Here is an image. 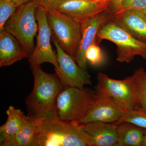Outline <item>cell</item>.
Wrapping results in <instances>:
<instances>
[{"instance_id":"obj_2","label":"cell","mask_w":146,"mask_h":146,"mask_svg":"<svg viewBox=\"0 0 146 146\" xmlns=\"http://www.w3.org/2000/svg\"><path fill=\"white\" fill-rule=\"evenodd\" d=\"M31 146H88L79 124L59 119L55 113L45 117L36 129Z\"/></svg>"},{"instance_id":"obj_27","label":"cell","mask_w":146,"mask_h":146,"mask_svg":"<svg viewBox=\"0 0 146 146\" xmlns=\"http://www.w3.org/2000/svg\"><path fill=\"white\" fill-rule=\"evenodd\" d=\"M142 146H146V129H145L144 133V141Z\"/></svg>"},{"instance_id":"obj_23","label":"cell","mask_w":146,"mask_h":146,"mask_svg":"<svg viewBox=\"0 0 146 146\" xmlns=\"http://www.w3.org/2000/svg\"><path fill=\"white\" fill-rule=\"evenodd\" d=\"M145 8L146 0H123L119 6L112 14L131 9L143 10Z\"/></svg>"},{"instance_id":"obj_9","label":"cell","mask_w":146,"mask_h":146,"mask_svg":"<svg viewBox=\"0 0 146 146\" xmlns=\"http://www.w3.org/2000/svg\"><path fill=\"white\" fill-rule=\"evenodd\" d=\"M52 40L59 65L55 71L64 86L82 89L85 85H91V76L86 70L81 68L72 57L63 50L53 35Z\"/></svg>"},{"instance_id":"obj_15","label":"cell","mask_w":146,"mask_h":146,"mask_svg":"<svg viewBox=\"0 0 146 146\" xmlns=\"http://www.w3.org/2000/svg\"><path fill=\"white\" fill-rule=\"evenodd\" d=\"M112 15L132 36L146 44V18L142 10L131 9Z\"/></svg>"},{"instance_id":"obj_17","label":"cell","mask_w":146,"mask_h":146,"mask_svg":"<svg viewBox=\"0 0 146 146\" xmlns=\"http://www.w3.org/2000/svg\"><path fill=\"white\" fill-rule=\"evenodd\" d=\"M46 116L28 115L18 134L7 146H31L36 129Z\"/></svg>"},{"instance_id":"obj_8","label":"cell","mask_w":146,"mask_h":146,"mask_svg":"<svg viewBox=\"0 0 146 146\" xmlns=\"http://www.w3.org/2000/svg\"><path fill=\"white\" fill-rule=\"evenodd\" d=\"M36 21L38 26L37 42L29 62L31 66L41 65L45 63H51L54 69L59 67L56 54L53 50L51 45L52 31L48 22L47 10L38 6L36 10Z\"/></svg>"},{"instance_id":"obj_11","label":"cell","mask_w":146,"mask_h":146,"mask_svg":"<svg viewBox=\"0 0 146 146\" xmlns=\"http://www.w3.org/2000/svg\"><path fill=\"white\" fill-rule=\"evenodd\" d=\"M128 112L127 110L112 98L100 96L97 95L89 112L78 124L94 122L116 123Z\"/></svg>"},{"instance_id":"obj_5","label":"cell","mask_w":146,"mask_h":146,"mask_svg":"<svg viewBox=\"0 0 146 146\" xmlns=\"http://www.w3.org/2000/svg\"><path fill=\"white\" fill-rule=\"evenodd\" d=\"M38 7L35 0L19 6L4 27L6 31L18 39L29 56L34 51V38L38 32L36 17Z\"/></svg>"},{"instance_id":"obj_13","label":"cell","mask_w":146,"mask_h":146,"mask_svg":"<svg viewBox=\"0 0 146 146\" xmlns=\"http://www.w3.org/2000/svg\"><path fill=\"white\" fill-rule=\"evenodd\" d=\"M111 13L106 11L97 14L82 25L81 40L75 60L81 68L86 70L87 61L85 56L88 48L94 42H96V36L102 24Z\"/></svg>"},{"instance_id":"obj_7","label":"cell","mask_w":146,"mask_h":146,"mask_svg":"<svg viewBox=\"0 0 146 146\" xmlns=\"http://www.w3.org/2000/svg\"><path fill=\"white\" fill-rule=\"evenodd\" d=\"M52 35L63 50L74 59L82 36V25L55 9L47 11Z\"/></svg>"},{"instance_id":"obj_29","label":"cell","mask_w":146,"mask_h":146,"mask_svg":"<svg viewBox=\"0 0 146 146\" xmlns=\"http://www.w3.org/2000/svg\"><path fill=\"white\" fill-rule=\"evenodd\" d=\"M96 1H110V0H94Z\"/></svg>"},{"instance_id":"obj_31","label":"cell","mask_w":146,"mask_h":146,"mask_svg":"<svg viewBox=\"0 0 146 146\" xmlns=\"http://www.w3.org/2000/svg\"><path fill=\"white\" fill-rule=\"evenodd\" d=\"M4 1H11L13 0H4Z\"/></svg>"},{"instance_id":"obj_4","label":"cell","mask_w":146,"mask_h":146,"mask_svg":"<svg viewBox=\"0 0 146 146\" xmlns=\"http://www.w3.org/2000/svg\"><path fill=\"white\" fill-rule=\"evenodd\" d=\"M97 97L95 90L65 86L57 97L55 113L60 119L78 123L88 114Z\"/></svg>"},{"instance_id":"obj_16","label":"cell","mask_w":146,"mask_h":146,"mask_svg":"<svg viewBox=\"0 0 146 146\" xmlns=\"http://www.w3.org/2000/svg\"><path fill=\"white\" fill-rule=\"evenodd\" d=\"M7 120L0 127V146H7L15 138L23 125L26 115L20 109L11 106L7 110Z\"/></svg>"},{"instance_id":"obj_3","label":"cell","mask_w":146,"mask_h":146,"mask_svg":"<svg viewBox=\"0 0 146 146\" xmlns=\"http://www.w3.org/2000/svg\"><path fill=\"white\" fill-rule=\"evenodd\" d=\"M106 39L117 46V60L129 63L136 56L146 58V44L135 38L110 14L102 24L96 40Z\"/></svg>"},{"instance_id":"obj_19","label":"cell","mask_w":146,"mask_h":146,"mask_svg":"<svg viewBox=\"0 0 146 146\" xmlns=\"http://www.w3.org/2000/svg\"><path fill=\"white\" fill-rule=\"evenodd\" d=\"M138 109L146 112V72L140 68L134 72Z\"/></svg>"},{"instance_id":"obj_24","label":"cell","mask_w":146,"mask_h":146,"mask_svg":"<svg viewBox=\"0 0 146 146\" xmlns=\"http://www.w3.org/2000/svg\"><path fill=\"white\" fill-rule=\"evenodd\" d=\"M38 6L44 8L47 11L54 9V7L57 3L63 0H35Z\"/></svg>"},{"instance_id":"obj_1","label":"cell","mask_w":146,"mask_h":146,"mask_svg":"<svg viewBox=\"0 0 146 146\" xmlns=\"http://www.w3.org/2000/svg\"><path fill=\"white\" fill-rule=\"evenodd\" d=\"M34 77L33 90L25 98L28 114L47 116L55 112L56 102L65 86L57 74H49L40 65L31 66Z\"/></svg>"},{"instance_id":"obj_20","label":"cell","mask_w":146,"mask_h":146,"mask_svg":"<svg viewBox=\"0 0 146 146\" xmlns=\"http://www.w3.org/2000/svg\"><path fill=\"white\" fill-rule=\"evenodd\" d=\"M122 122L131 123L146 129V112L140 109L130 110L115 123L117 125Z\"/></svg>"},{"instance_id":"obj_22","label":"cell","mask_w":146,"mask_h":146,"mask_svg":"<svg viewBox=\"0 0 146 146\" xmlns=\"http://www.w3.org/2000/svg\"><path fill=\"white\" fill-rule=\"evenodd\" d=\"M17 7L12 1L0 0V31L4 29L6 23Z\"/></svg>"},{"instance_id":"obj_12","label":"cell","mask_w":146,"mask_h":146,"mask_svg":"<svg viewBox=\"0 0 146 146\" xmlns=\"http://www.w3.org/2000/svg\"><path fill=\"white\" fill-rule=\"evenodd\" d=\"M79 126L88 146H118L117 125L115 123L94 122Z\"/></svg>"},{"instance_id":"obj_30","label":"cell","mask_w":146,"mask_h":146,"mask_svg":"<svg viewBox=\"0 0 146 146\" xmlns=\"http://www.w3.org/2000/svg\"><path fill=\"white\" fill-rule=\"evenodd\" d=\"M78 1H94V0H78Z\"/></svg>"},{"instance_id":"obj_28","label":"cell","mask_w":146,"mask_h":146,"mask_svg":"<svg viewBox=\"0 0 146 146\" xmlns=\"http://www.w3.org/2000/svg\"><path fill=\"white\" fill-rule=\"evenodd\" d=\"M143 11V13L144 15L145 16L146 18V8L144 9L143 10H142Z\"/></svg>"},{"instance_id":"obj_14","label":"cell","mask_w":146,"mask_h":146,"mask_svg":"<svg viewBox=\"0 0 146 146\" xmlns=\"http://www.w3.org/2000/svg\"><path fill=\"white\" fill-rule=\"evenodd\" d=\"M29 57L15 36L5 30L0 31V67L10 66Z\"/></svg>"},{"instance_id":"obj_10","label":"cell","mask_w":146,"mask_h":146,"mask_svg":"<svg viewBox=\"0 0 146 146\" xmlns=\"http://www.w3.org/2000/svg\"><path fill=\"white\" fill-rule=\"evenodd\" d=\"M110 3V1L63 0L56 3L54 9L70 16L82 25L97 14L109 11Z\"/></svg>"},{"instance_id":"obj_6","label":"cell","mask_w":146,"mask_h":146,"mask_svg":"<svg viewBox=\"0 0 146 146\" xmlns=\"http://www.w3.org/2000/svg\"><path fill=\"white\" fill-rule=\"evenodd\" d=\"M97 80L95 90L98 96L112 98L128 111L138 109L134 74L118 80L99 72L97 75Z\"/></svg>"},{"instance_id":"obj_26","label":"cell","mask_w":146,"mask_h":146,"mask_svg":"<svg viewBox=\"0 0 146 146\" xmlns=\"http://www.w3.org/2000/svg\"><path fill=\"white\" fill-rule=\"evenodd\" d=\"M31 1V0H13L12 1L15 4V5L18 7L19 6L22 5Z\"/></svg>"},{"instance_id":"obj_18","label":"cell","mask_w":146,"mask_h":146,"mask_svg":"<svg viewBox=\"0 0 146 146\" xmlns=\"http://www.w3.org/2000/svg\"><path fill=\"white\" fill-rule=\"evenodd\" d=\"M145 129L129 122L117 124L118 146H142Z\"/></svg>"},{"instance_id":"obj_21","label":"cell","mask_w":146,"mask_h":146,"mask_svg":"<svg viewBox=\"0 0 146 146\" xmlns=\"http://www.w3.org/2000/svg\"><path fill=\"white\" fill-rule=\"evenodd\" d=\"M85 56L87 61L94 66H98L102 64L104 59L102 51L97 42H94L88 48Z\"/></svg>"},{"instance_id":"obj_25","label":"cell","mask_w":146,"mask_h":146,"mask_svg":"<svg viewBox=\"0 0 146 146\" xmlns=\"http://www.w3.org/2000/svg\"><path fill=\"white\" fill-rule=\"evenodd\" d=\"M123 0H110V6L108 11L111 13H114L118 8Z\"/></svg>"}]
</instances>
